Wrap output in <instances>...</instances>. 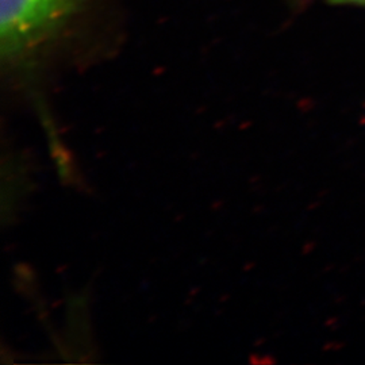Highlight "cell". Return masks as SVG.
Instances as JSON below:
<instances>
[{
	"label": "cell",
	"instance_id": "obj_2",
	"mask_svg": "<svg viewBox=\"0 0 365 365\" xmlns=\"http://www.w3.org/2000/svg\"><path fill=\"white\" fill-rule=\"evenodd\" d=\"M336 3H353V4H363L365 6V0H333Z\"/></svg>",
	"mask_w": 365,
	"mask_h": 365
},
{
	"label": "cell",
	"instance_id": "obj_1",
	"mask_svg": "<svg viewBox=\"0 0 365 365\" xmlns=\"http://www.w3.org/2000/svg\"><path fill=\"white\" fill-rule=\"evenodd\" d=\"M83 0H0L1 54L10 61L43 45Z\"/></svg>",
	"mask_w": 365,
	"mask_h": 365
}]
</instances>
